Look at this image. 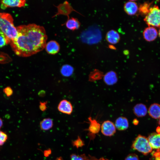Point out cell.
I'll use <instances>...</instances> for the list:
<instances>
[{"label": "cell", "instance_id": "obj_1", "mask_svg": "<svg viewBox=\"0 0 160 160\" xmlns=\"http://www.w3.org/2000/svg\"><path fill=\"white\" fill-rule=\"evenodd\" d=\"M16 29L17 36L10 44L17 55L29 57L45 48L47 37L43 26L31 24L19 26Z\"/></svg>", "mask_w": 160, "mask_h": 160}, {"label": "cell", "instance_id": "obj_2", "mask_svg": "<svg viewBox=\"0 0 160 160\" xmlns=\"http://www.w3.org/2000/svg\"><path fill=\"white\" fill-rule=\"evenodd\" d=\"M0 30L11 41L18 35L16 28L14 25L13 18L7 13L0 12Z\"/></svg>", "mask_w": 160, "mask_h": 160}, {"label": "cell", "instance_id": "obj_3", "mask_svg": "<svg viewBox=\"0 0 160 160\" xmlns=\"http://www.w3.org/2000/svg\"><path fill=\"white\" fill-rule=\"evenodd\" d=\"M131 147L145 155L151 153L152 150L147 138L141 135H138L135 138L132 143Z\"/></svg>", "mask_w": 160, "mask_h": 160}, {"label": "cell", "instance_id": "obj_4", "mask_svg": "<svg viewBox=\"0 0 160 160\" xmlns=\"http://www.w3.org/2000/svg\"><path fill=\"white\" fill-rule=\"evenodd\" d=\"M144 20L149 26L160 27V8L156 5L150 8Z\"/></svg>", "mask_w": 160, "mask_h": 160}, {"label": "cell", "instance_id": "obj_5", "mask_svg": "<svg viewBox=\"0 0 160 160\" xmlns=\"http://www.w3.org/2000/svg\"><path fill=\"white\" fill-rule=\"evenodd\" d=\"M101 132L104 135L111 136L116 132V127L114 124L110 121H104L101 126Z\"/></svg>", "mask_w": 160, "mask_h": 160}, {"label": "cell", "instance_id": "obj_6", "mask_svg": "<svg viewBox=\"0 0 160 160\" xmlns=\"http://www.w3.org/2000/svg\"><path fill=\"white\" fill-rule=\"evenodd\" d=\"M57 109L60 112L68 115H71L73 111V108L71 103L69 101L63 99L59 103Z\"/></svg>", "mask_w": 160, "mask_h": 160}, {"label": "cell", "instance_id": "obj_7", "mask_svg": "<svg viewBox=\"0 0 160 160\" xmlns=\"http://www.w3.org/2000/svg\"><path fill=\"white\" fill-rule=\"evenodd\" d=\"M1 7L5 9L8 7H21L24 6L26 3L25 0H9L1 1Z\"/></svg>", "mask_w": 160, "mask_h": 160}, {"label": "cell", "instance_id": "obj_8", "mask_svg": "<svg viewBox=\"0 0 160 160\" xmlns=\"http://www.w3.org/2000/svg\"><path fill=\"white\" fill-rule=\"evenodd\" d=\"M143 36L144 39L149 41L154 40L158 35L156 29L152 26H149L145 29L143 32Z\"/></svg>", "mask_w": 160, "mask_h": 160}, {"label": "cell", "instance_id": "obj_9", "mask_svg": "<svg viewBox=\"0 0 160 160\" xmlns=\"http://www.w3.org/2000/svg\"><path fill=\"white\" fill-rule=\"evenodd\" d=\"M45 48L46 52L48 54L54 55L59 52L60 46L56 41L51 40L46 43Z\"/></svg>", "mask_w": 160, "mask_h": 160}, {"label": "cell", "instance_id": "obj_10", "mask_svg": "<svg viewBox=\"0 0 160 160\" xmlns=\"http://www.w3.org/2000/svg\"><path fill=\"white\" fill-rule=\"evenodd\" d=\"M147 139L152 148L160 149V134L152 133L149 135Z\"/></svg>", "mask_w": 160, "mask_h": 160}, {"label": "cell", "instance_id": "obj_11", "mask_svg": "<svg viewBox=\"0 0 160 160\" xmlns=\"http://www.w3.org/2000/svg\"><path fill=\"white\" fill-rule=\"evenodd\" d=\"M124 9L127 14L132 15L137 13L138 10V7L135 2L130 1L125 4L124 5Z\"/></svg>", "mask_w": 160, "mask_h": 160}, {"label": "cell", "instance_id": "obj_12", "mask_svg": "<svg viewBox=\"0 0 160 160\" xmlns=\"http://www.w3.org/2000/svg\"><path fill=\"white\" fill-rule=\"evenodd\" d=\"M106 40L109 43L115 44L118 43L120 39L119 33L116 31L112 30L109 31L106 35Z\"/></svg>", "mask_w": 160, "mask_h": 160}, {"label": "cell", "instance_id": "obj_13", "mask_svg": "<svg viewBox=\"0 0 160 160\" xmlns=\"http://www.w3.org/2000/svg\"><path fill=\"white\" fill-rule=\"evenodd\" d=\"M116 128L119 130L123 131L127 129L129 127V122L125 117L121 116L116 120L115 124Z\"/></svg>", "mask_w": 160, "mask_h": 160}, {"label": "cell", "instance_id": "obj_14", "mask_svg": "<svg viewBox=\"0 0 160 160\" xmlns=\"http://www.w3.org/2000/svg\"><path fill=\"white\" fill-rule=\"evenodd\" d=\"M88 119L90 122V125L87 130L90 133V135L98 133L101 128L100 123L95 119H92L91 117H89Z\"/></svg>", "mask_w": 160, "mask_h": 160}, {"label": "cell", "instance_id": "obj_15", "mask_svg": "<svg viewBox=\"0 0 160 160\" xmlns=\"http://www.w3.org/2000/svg\"><path fill=\"white\" fill-rule=\"evenodd\" d=\"M148 112L149 115L152 118L159 119L160 118V105L154 103L150 106Z\"/></svg>", "mask_w": 160, "mask_h": 160}, {"label": "cell", "instance_id": "obj_16", "mask_svg": "<svg viewBox=\"0 0 160 160\" xmlns=\"http://www.w3.org/2000/svg\"><path fill=\"white\" fill-rule=\"evenodd\" d=\"M133 111L135 115L138 117L144 116L147 113L146 106L142 103L136 105L133 108Z\"/></svg>", "mask_w": 160, "mask_h": 160}, {"label": "cell", "instance_id": "obj_17", "mask_svg": "<svg viewBox=\"0 0 160 160\" xmlns=\"http://www.w3.org/2000/svg\"><path fill=\"white\" fill-rule=\"evenodd\" d=\"M104 80L107 85H110L114 84L117 81V77L116 73L113 71L108 72L105 75Z\"/></svg>", "mask_w": 160, "mask_h": 160}, {"label": "cell", "instance_id": "obj_18", "mask_svg": "<svg viewBox=\"0 0 160 160\" xmlns=\"http://www.w3.org/2000/svg\"><path fill=\"white\" fill-rule=\"evenodd\" d=\"M65 25L67 28L73 31L79 28L80 23L77 19L71 17L67 21Z\"/></svg>", "mask_w": 160, "mask_h": 160}, {"label": "cell", "instance_id": "obj_19", "mask_svg": "<svg viewBox=\"0 0 160 160\" xmlns=\"http://www.w3.org/2000/svg\"><path fill=\"white\" fill-rule=\"evenodd\" d=\"M53 120L50 118H46L43 119L40 123V126L41 130L47 131L51 129L53 127Z\"/></svg>", "mask_w": 160, "mask_h": 160}, {"label": "cell", "instance_id": "obj_20", "mask_svg": "<svg viewBox=\"0 0 160 160\" xmlns=\"http://www.w3.org/2000/svg\"><path fill=\"white\" fill-rule=\"evenodd\" d=\"M74 69L71 65L65 64L63 65L60 69V72L63 76L69 77L71 76L73 73Z\"/></svg>", "mask_w": 160, "mask_h": 160}, {"label": "cell", "instance_id": "obj_21", "mask_svg": "<svg viewBox=\"0 0 160 160\" xmlns=\"http://www.w3.org/2000/svg\"><path fill=\"white\" fill-rule=\"evenodd\" d=\"M11 40L0 30V48L10 43Z\"/></svg>", "mask_w": 160, "mask_h": 160}, {"label": "cell", "instance_id": "obj_22", "mask_svg": "<svg viewBox=\"0 0 160 160\" xmlns=\"http://www.w3.org/2000/svg\"><path fill=\"white\" fill-rule=\"evenodd\" d=\"M149 4L145 3L141 5L139 8L140 12L143 14L146 15L148 13L150 8Z\"/></svg>", "mask_w": 160, "mask_h": 160}, {"label": "cell", "instance_id": "obj_23", "mask_svg": "<svg viewBox=\"0 0 160 160\" xmlns=\"http://www.w3.org/2000/svg\"><path fill=\"white\" fill-rule=\"evenodd\" d=\"M72 145L75 147L77 148L82 147L84 145V143L79 136H78L77 138L72 142Z\"/></svg>", "mask_w": 160, "mask_h": 160}, {"label": "cell", "instance_id": "obj_24", "mask_svg": "<svg viewBox=\"0 0 160 160\" xmlns=\"http://www.w3.org/2000/svg\"><path fill=\"white\" fill-rule=\"evenodd\" d=\"M85 155L82 154L80 155L73 153L70 155L71 160H84Z\"/></svg>", "mask_w": 160, "mask_h": 160}, {"label": "cell", "instance_id": "obj_25", "mask_svg": "<svg viewBox=\"0 0 160 160\" xmlns=\"http://www.w3.org/2000/svg\"><path fill=\"white\" fill-rule=\"evenodd\" d=\"M7 138V135L5 133L0 131V146L4 144Z\"/></svg>", "mask_w": 160, "mask_h": 160}, {"label": "cell", "instance_id": "obj_26", "mask_svg": "<svg viewBox=\"0 0 160 160\" xmlns=\"http://www.w3.org/2000/svg\"><path fill=\"white\" fill-rule=\"evenodd\" d=\"M3 92L8 97L10 96L13 93V91L12 89L9 86L7 87L4 88Z\"/></svg>", "mask_w": 160, "mask_h": 160}, {"label": "cell", "instance_id": "obj_27", "mask_svg": "<svg viewBox=\"0 0 160 160\" xmlns=\"http://www.w3.org/2000/svg\"><path fill=\"white\" fill-rule=\"evenodd\" d=\"M125 160H139L138 156L135 153H132L128 155Z\"/></svg>", "mask_w": 160, "mask_h": 160}, {"label": "cell", "instance_id": "obj_28", "mask_svg": "<svg viewBox=\"0 0 160 160\" xmlns=\"http://www.w3.org/2000/svg\"><path fill=\"white\" fill-rule=\"evenodd\" d=\"M47 101L44 102H40L39 103V108L42 111H46L47 108Z\"/></svg>", "mask_w": 160, "mask_h": 160}, {"label": "cell", "instance_id": "obj_29", "mask_svg": "<svg viewBox=\"0 0 160 160\" xmlns=\"http://www.w3.org/2000/svg\"><path fill=\"white\" fill-rule=\"evenodd\" d=\"M152 155L154 160H160V149L153 152Z\"/></svg>", "mask_w": 160, "mask_h": 160}, {"label": "cell", "instance_id": "obj_30", "mask_svg": "<svg viewBox=\"0 0 160 160\" xmlns=\"http://www.w3.org/2000/svg\"><path fill=\"white\" fill-rule=\"evenodd\" d=\"M84 160H98L94 157L91 156H90L89 155V156H87L85 155Z\"/></svg>", "mask_w": 160, "mask_h": 160}, {"label": "cell", "instance_id": "obj_31", "mask_svg": "<svg viewBox=\"0 0 160 160\" xmlns=\"http://www.w3.org/2000/svg\"><path fill=\"white\" fill-rule=\"evenodd\" d=\"M133 124L135 125H137L138 123V121L136 119H134L133 121Z\"/></svg>", "mask_w": 160, "mask_h": 160}, {"label": "cell", "instance_id": "obj_32", "mask_svg": "<svg viewBox=\"0 0 160 160\" xmlns=\"http://www.w3.org/2000/svg\"><path fill=\"white\" fill-rule=\"evenodd\" d=\"M3 124V121L1 118H0V129L2 127Z\"/></svg>", "mask_w": 160, "mask_h": 160}, {"label": "cell", "instance_id": "obj_33", "mask_svg": "<svg viewBox=\"0 0 160 160\" xmlns=\"http://www.w3.org/2000/svg\"><path fill=\"white\" fill-rule=\"evenodd\" d=\"M157 133L159 134H160V127H158L156 128Z\"/></svg>", "mask_w": 160, "mask_h": 160}, {"label": "cell", "instance_id": "obj_34", "mask_svg": "<svg viewBox=\"0 0 160 160\" xmlns=\"http://www.w3.org/2000/svg\"><path fill=\"white\" fill-rule=\"evenodd\" d=\"M99 160H109L107 159H105L103 158H102L100 159Z\"/></svg>", "mask_w": 160, "mask_h": 160}, {"label": "cell", "instance_id": "obj_35", "mask_svg": "<svg viewBox=\"0 0 160 160\" xmlns=\"http://www.w3.org/2000/svg\"><path fill=\"white\" fill-rule=\"evenodd\" d=\"M159 36L160 37V29L159 30Z\"/></svg>", "mask_w": 160, "mask_h": 160}, {"label": "cell", "instance_id": "obj_36", "mask_svg": "<svg viewBox=\"0 0 160 160\" xmlns=\"http://www.w3.org/2000/svg\"><path fill=\"white\" fill-rule=\"evenodd\" d=\"M159 125H160V118H159Z\"/></svg>", "mask_w": 160, "mask_h": 160}]
</instances>
